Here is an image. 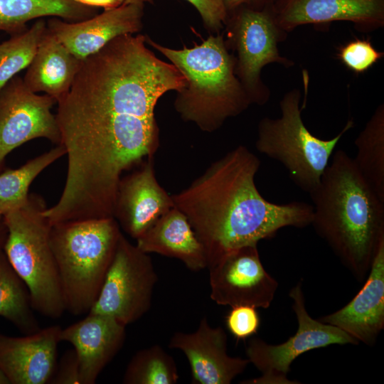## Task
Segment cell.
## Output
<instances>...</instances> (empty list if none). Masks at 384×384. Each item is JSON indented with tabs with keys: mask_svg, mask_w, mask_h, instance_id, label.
Listing matches in <instances>:
<instances>
[{
	"mask_svg": "<svg viewBox=\"0 0 384 384\" xmlns=\"http://www.w3.org/2000/svg\"><path fill=\"white\" fill-rule=\"evenodd\" d=\"M286 33L305 24L348 21L362 32L384 26V0H276L272 7Z\"/></svg>",
	"mask_w": 384,
	"mask_h": 384,
	"instance_id": "9a60e30c",
	"label": "cell"
},
{
	"mask_svg": "<svg viewBox=\"0 0 384 384\" xmlns=\"http://www.w3.org/2000/svg\"><path fill=\"white\" fill-rule=\"evenodd\" d=\"M146 43L161 53L184 76L174 107L181 117L202 131L213 132L252 102L235 75V56L228 52L223 34L210 36L192 48L175 50L146 36Z\"/></svg>",
	"mask_w": 384,
	"mask_h": 384,
	"instance_id": "277c9868",
	"label": "cell"
},
{
	"mask_svg": "<svg viewBox=\"0 0 384 384\" xmlns=\"http://www.w3.org/2000/svg\"><path fill=\"white\" fill-rule=\"evenodd\" d=\"M198 11L205 27L213 32L225 26L228 12L220 0H186Z\"/></svg>",
	"mask_w": 384,
	"mask_h": 384,
	"instance_id": "f546056e",
	"label": "cell"
},
{
	"mask_svg": "<svg viewBox=\"0 0 384 384\" xmlns=\"http://www.w3.org/2000/svg\"><path fill=\"white\" fill-rule=\"evenodd\" d=\"M207 267L217 304L267 309L273 302L279 284L264 268L257 245L231 251Z\"/></svg>",
	"mask_w": 384,
	"mask_h": 384,
	"instance_id": "8fae6325",
	"label": "cell"
},
{
	"mask_svg": "<svg viewBox=\"0 0 384 384\" xmlns=\"http://www.w3.org/2000/svg\"><path fill=\"white\" fill-rule=\"evenodd\" d=\"M33 311L26 285L0 248V316L26 335L41 329Z\"/></svg>",
	"mask_w": 384,
	"mask_h": 384,
	"instance_id": "cb8c5ba5",
	"label": "cell"
},
{
	"mask_svg": "<svg viewBox=\"0 0 384 384\" xmlns=\"http://www.w3.org/2000/svg\"><path fill=\"white\" fill-rule=\"evenodd\" d=\"M228 337L221 326L213 327L203 316L192 333L177 331L169 347L186 356L196 384H230L250 363L249 360L233 357L227 351Z\"/></svg>",
	"mask_w": 384,
	"mask_h": 384,
	"instance_id": "4fadbf2b",
	"label": "cell"
},
{
	"mask_svg": "<svg viewBox=\"0 0 384 384\" xmlns=\"http://www.w3.org/2000/svg\"><path fill=\"white\" fill-rule=\"evenodd\" d=\"M228 41L236 51L235 75L252 104L263 105L270 91L263 82L261 73L270 63L290 68L294 63L282 56L278 44L287 33L277 24L272 8L255 9L240 7L228 13L225 23Z\"/></svg>",
	"mask_w": 384,
	"mask_h": 384,
	"instance_id": "ba28073f",
	"label": "cell"
},
{
	"mask_svg": "<svg viewBox=\"0 0 384 384\" xmlns=\"http://www.w3.org/2000/svg\"><path fill=\"white\" fill-rule=\"evenodd\" d=\"M298 321L297 332L286 341L270 344L259 338L249 341L247 358L260 373L257 378L244 380L246 384H297L287 378L292 362L300 355L331 345H358L359 343L343 330L313 319L305 306L302 281L289 293Z\"/></svg>",
	"mask_w": 384,
	"mask_h": 384,
	"instance_id": "9c48e42d",
	"label": "cell"
},
{
	"mask_svg": "<svg viewBox=\"0 0 384 384\" xmlns=\"http://www.w3.org/2000/svg\"><path fill=\"white\" fill-rule=\"evenodd\" d=\"M309 196L313 203L310 225L357 280L363 282L384 241V201L342 149L334 151L319 184Z\"/></svg>",
	"mask_w": 384,
	"mask_h": 384,
	"instance_id": "3957f363",
	"label": "cell"
},
{
	"mask_svg": "<svg viewBox=\"0 0 384 384\" xmlns=\"http://www.w3.org/2000/svg\"><path fill=\"white\" fill-rule=\"evenodd\" d=\"M178 380L176 364L160 345L137 351L129 362L122 383L126 384H175Z\"/></svg>",
	"mask_w": 384,
	"mask_h": 384,
	"instance_id": "484cf974",
	"label": "cell"
},
{
	"mask_svg": "<svg viewBox=\"0 0 384 384\" xmlns=\"http://www.w3.org/2000/svg\"><path fill=\"white\" fill-rule=\"evenodd\" d=\"M79 4L94 7L103 8L104 10H110L117 8L122 5L124 0H73Z\"/></svg>",
	"mask_w": 384,
	"mask_h": 384,
	"instance_id": "d6a6232c",
	"label": "cell"
},
{
	"mask_svg": "<svg viewBox=\"0 0 384 384\" xmlns=\"http://www.w3.org/2000/svg\"><path fill=\"white\" fill-rule=\"evenodd\" d=\"M42 197L29 194L22 206L2 215L7 232L4 251L26 285L33 309L56 319L65 311L55 259L50 242L51 224Z\"/></svg>",
	"mask_w": 384,
	"mask_h": 384,
	"instance_id": "8992f818",
	"label": "cell"
},
{
	"mask_svg": "<svg viewBox=\"0 0 384 384\" xmlns=\"http://www.w3.org/2000/svg\"><path fill=\"white\" fill-rule=\"evenodd\" d=\"M158 281L148 253L132 244L122 233L99 295L89 313L113 317L127 326L151 308Z\"/></svg>",
	"mask_w": 384,
	"mask_h": 384,
	"instance_id": "30bf717a",
	"label": "cell"
},
{
	"mask_svg": "<svg viewBox=\"0 0 384 384\" xmlns=\"http://www.w3.org/2000/svg\"><path fill=\"white\" fill-rule=\"evenodd\" d=\"M260 166L258 157L239 145L171 195L204 248L207 267L231 251L273 238L283 228L311 225L312 205L275 203L260 194L255 181Z\"/></svg>",
	"mask_w": 384,
	"mask_h": 384,
	"instance_id": "7a4b0ae2",
	"label": "cell"
},
{
	"mask_svg": "<svg viewBox=\"0 0 384 384\" xmlns=\"http://www.w3.org/2000/svg\"><path fill=\"white\" fill-rule=\"evenodd\" d=\"M65 154L62 145L29 160L18 169H9L0 174V215L26 203L33 181L46 167Z\"/></svg>",
	"mask_w": 384,
	"mask_h": 384,
	"instance_id": "d4e9b609",
	"label": "cell"
},
{
	"mask_svg": "<svg viewBox=\"0 0 384 384\" xmlns=\"http://www.w3.org/2000/svg\"><path fill=\"white\" fill-rule=\"evenodd\" d=\"M50 383L80 384L79 362L74 349L64 353Z\"/></svg>",
	"mask_w": 384,
	"mask_h": 384,
	"instance_id": "4dcf8cb0",
	"label": "cell"
},
{
	"mask_svg": "<svg viewBox=\"0 0 384 384\" xmlns=\"http://www.w3.org/2000/svg\"><path fill=\"white\" fill-rule=\"evenodd\" d=\"M142 4H122L78 22L54 17L47 28L79 60L95 53L114 38L142 28Z\"/></svg>",
	"mask_w": 384,
	"mask_h": 384,
	"instance_id": "5bb4252c",
	"label": "cell"
},
{
	"mask_svg": "<svg viewBox=\"0 0 384 384\" xmlns=\"http://www.w3.org/2000/svg\"><path fill=\"white\" fill-rule=\"evenodd\" d=\"M301 97L299 89L286 92L279 102L280 117H265L260 121L255 148L282 164L294 183L310 194L319 184L338 143L355 122L350 119L335 137L320 139L303 122L306 104L300 107Z\"/></svg>",
	"mask_w": 384,
	"mask_h": 384,
	"instance_id": "52a82bcc",
	"label": "cell"
},
{
	"mask_svg": "<svg viewBox=\"0 0 384 384\" xmlns=\"http://www.w3.org/2000/svg\"><path fill=\"white\" fill-rule=\"evenodd\" d=\"M96 9L73 0H0L3 31L14 35L26 31L32 19L52 16L78 22L95 16Z\"/></svg>",
	"mask_w": 384,
	"mask_h": 384,
	"instance_id": "7402d4cb",
	"label": "cell"
},
{
	"mask_svg": "<svg viewBox=\"0 0 384 384\" xmlns=\"http://www.w3.org/2000/svg\"><path fill=\"white\" fill-rule=\"evenodd\" d=\"M225 324L237 340H244L257 334L260 319L256 308L242 305L231 307L225 317Z\"/></svg>",
	"mask_w": 384,
	"mask_h": 384,
	"instance_id": "f1b7e54d",
	"label": "cell"
},
{
	"mask_svg": "<svg viewBox=\"0 0 384 384\" xmlns=\"http://www.w3.org/2000/svg\"><path fill=\"white\" fill-rule=\"evenodd\" d=\"M136 241V245L144 252L178 259L191 270L199 271L207 267L202 244L186 216L175 206Z\"/></svg>",
	"mask_w": 384,
	"mask_h": 384,
	"instance_id": "ffe728a7",
	"label": "cell"
},
{
	"mask_svg": "<svg viewBox=\"0 0 384 384\" xmlns=\"http://www.w3.org/2000/svg\"><path fill=\"white\" fill-rule=\"evenodd\" d=\"M0 218H1V215H0Z\"/></svg>",
	"mask_w": 384,
	"mask_h": 384,
	"instance_id": "8d00e7d4",
	"label": "cell"
},
{
	"mask_svg": "<svg viewBox=\"0 0 384 384\" xmlns=\"http://www.w3.org/2000/svg\"><path fill=\"white\" fill-rule=\"evenodd\" d=\"M0 30H1V31H3V26H2V22H1V14H0Z\"/></svg>",
	"mask_w": 384,
	"mask_h": 384,
	"instance_id": "d590c367",
	"label": "cell"
},
{
	"mask_svg": "<svg viewBox=\"0 0 384 384\" xmlns=\"http://www.w3.org/2000/svg\"><path fill=\"white\" fill-rule=\"evenodd\" d=\"M80 63L46 28L23 80L32 92H43L57 102L69 90Z\"/></svg>",
	"mask_w": 384,
	"mask_h": 384,
	"instance_id": "44dd1931",
	"label": "cell"
},
{
	"mask_svg": "<svg viewBox=\"0 0 384 384\" xmlns=\"http://www.w3.org/2000/svg\"><path fill=\"white\" fill-rule=\"evenodd\" d=\"M372 346L384 329V241L374 256L365 283L340 309L319 319Z\"/></svg>",
	"mask_w": 384,
	"mask_h": 384,
	"instance_id": "d6986e66",
	"label": "cell"
},
{
	"mask_svg": "<svg viewBox=\"0 0 384 384\" xmlns=\"http://www.w3.org/2000/svg\"><path fill=\"white\" fill-rule=\"evenodd\" d=\"M56 101L38 95L14 77L0 90V169L6 156L23 144L46 138L59 145L60 137L51 108Z\"/></svg>",
	"mask_w": 384,
	"mask_h": 384,
	"instance_id": "7c38bea8",
	"label": "cell"
},
{
	"mask_svg": "<svg viewBox=\"0 0 384 384\" xmlns=\"http://www.w3.org/2000/svg\"><path fill=\"white\" fill-rule=\"evenodd\" d=\"M227 12L240 7H247L255 9L272 8L276 0H220Z\"/></svg>",
	"mask_w": 384,
	"mask_h": 384,
	"instance_id": "1f68e13d",
	"label": "cell"
},
{
	"mask_svg": "<svg viewBox=\"0 0 384 384\" xmlns=\"http://www.w3.org/2000/svg\"><path fill=\"white\" fill-rule=\"evenodd\" d=\"M148 2L150 4H153L154 0H124V2L123 4H144V3Z\"/></svg>",
	"mask_w": 384,
	"mask_h": 384,
	"instance_id": "836d02e7",
	"label": "cell"
},
{
	"mask_svg": "<svg viewBox=\"0 0 384 384\" xmlns=\"http://www.w3.org/2000/svg\"><path fill=\"white\" fill-rule=\"evenodd\" d=\"M0 384H9L4 375L0 371Z\"/></svg>",
	"mask_w": 384,
	"mask_h": 384,
	"instance_id": "e575fe53",
	"label": "cell"
},
{
	"mask_svg": "<svg viewBox=\"0 0 384 384\" xmlns=\"http://www.w3.org/2000/svg\"><path fill=\"white\" fill-rule=\"evenodd\" d=\"M46 28V21L39 19L29 29L0 43V90L18 73L28 68Z\"/></svg>",
	"mask_w": 384,
	"mask_h": 384,
	"instance_id": "4316f807",
	"label": "cell"
},
{
	"mask_svg": "<svg viewBox=\"0 0 384 384\" xmlns=\"http://www.w3.org/2000/svg\"><path fill=\"white\" fill-rule=\"evenodd\" d=\"M61 329L50 326L22 337L0 334V371L9 384L50 383Z\"/></svg>",
	"mask_w": 384,
	"mask_h": 384,
	"instance_id": "e0dca14e",
	"label": "cell"
},
{
	"mask_svg": "<svg viewBox=\"0 0 384 384\" xmlns=\"http://www.w3.org/2000/svg\"><path fill=\"white\" fill-rule=\"evenodd\" d=\"M384 55L377 50L370 40L356 38L341 46L337 56L348 70L361 74L368 70Z\"/></svg>",
	"mask_w": 384,
	"mask_h": 384,
	"instance_id": "83f0119b",
	"label": "cell"
},
{
	"mask_svg": "<svg viewBox=\"0 0 384 384\" xmlns=\"http://www.w3.org/2000/svg\"><path fill=\"white\" fill-rule=\"evenodd\" d=\"M126 326L107 315L88 313L60 334V341L70 343L75 350L80 384H94L105 366L122 348Z\"/></svg>",
	"mask_w": 384,
	"mask_h": 384,
	"instance_id": "ac0fdd59",
	"label": "cell"
},
{
	"mask_svg": "<svg viewBox=\"0 0 384 384\" xmlns=\"http://www.w3.org/2000/svg\"><path fill=\"white\" fill-rule=\"evenodd\" d=\"M174 206L171 195L158 182L153 158H150L139 169L121 178L114 218L127 234L137 240Z\"/></svg>",
	"mask_w": 384,
	"mask_h": 384,
	"instance_id": "2e32d148",
	"label": "cell"
},
{
	"mask_svg": "<svg viewBox=\"0 0 384 384\" xmlns=\"http://www.w3.org/2000/svg\"><path fill=\"white\" fill-rule=\"evenodd\" d=\"M122 232L114 218L51 225L50 242L65 311L80 316L95 302Z\"/></svg>",
	"mask_w": 384,
	"mask_h": 384,
	"instance_id": "5b68a950",
	"label": "cell"
},
{
	"mask_svg": "<svg viewBox=\"0 0 384 384\" xmlns=\"http://www.w3.org/2000/svg\"><path fill=\"white\" fill-rule=\"evenodd\" d=\"M358 170L384 201V105L377 107L355 140Z\"/></svg>",
	"mask_w": 384,
	"mask_h": 384,
	"instance_id": "603a6c76",
	"label": "cell"
},
{
	"mask_svg": "<svg viewBox=\"0 0 384 384\" xmlns=\"http://www.w3.org/2000/svg\"><path fill=\"white\" fill-rule=\"evenodd\" d=\"M186 85L174 65L146 48L142 34L119 36L82 60L57 101L68 171L48 217L54 222L114 218L122 173L153 158L159 146L157 102Z\"/></svg>",
	"mask_w": 384,
	"mask_h": 384,
	"instance_id": "6da1fadb",
	"label": "cell"
}]
</instances>
